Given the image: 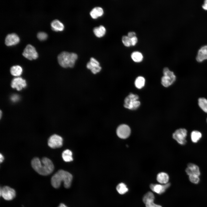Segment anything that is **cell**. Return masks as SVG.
<instances>
[{
	"mask_svg": "<svg viewBox=\"0 0 207 207\" xmlns=\"http://www.w3.org/2000/svg\"><path fill=\"white\" fill-rule=\"evenodd\" d=\"M34 169L39 174L46 176L51 174L54 169V165L52 161L47 157L43 158L41 160L36 157L31 162Z\"/></svg>",
	"mask_w": 207,
	"mask_h": 207,
	"instance_id": "6da1fadb",
	"label": "cell"
},
{
	"mask_svg": "<svg viewBox=\"0 0 207 207\" xmlns=\"http://www.w3.org/2000/svg\"><path fill=\"white\" fill-rule=\"evenodd\" d=\"M72 178V175L69 172L62 170H59L52 177L51 184L53 187L57 188L60 186L63 182L64 187L68 188L71 186Z\"/></svg>",
	"mask_w": 207,
	"mask_h": 207,
	"instance_id": "7a4b0ae2",
	"label": "cell"
},
{
	"mask_svg": "<svg viewBox=\"0 0 207 207\" xmlns=\"http://www.w3.org/2000/svg\"><path fill=\"white\" fill-rule=\"evenodd\" d=\"M78 58L75 53L63 51L58 55L57 60L60 65L64 68H73Z\"/></svg>",
	"mask_w": 207,
	"mask_h": 207,
	"instance_id": "3957f363",
	"label": "cell"
},
{
	"mask_svg": "<svg viewBox=\"0 0 207 207\" xmlns=\"http://www.w3.org/2000/svg\"><path fill=\"white\" fill-rule=\"evenodd\" d=\"M139 98V97L137 95L130 93L124 99V107L133 110L137 109L140 105V102L138 100Z\"/></svg>",
	"mask_w": 207,
	"mask_h": 207,
	"instance_id": "277c9868",
	"label": "cell"
},
{
	"mask_svg": "<svg viewBox=\"0 0 207 207\" xmlns=\"http://www.w3.org/2000/svg\"><path fill=\"white\" fill-rule=\"evenodd\" d=\"M163 76L161 79L162 85L165 87H168L171 85L175 81L176 77L172 71L167 68H164L163 70Z\"/></svg>",
	"mask_w": 207,
	"mask_h": 207,
	"instance_id": "5b68a950",
	"label": "cell"
},
{
	"mask_svg": "<svg viewBox=\"0 0 207 207\" xmlns=\"http://www.w3.org/2000/svg\"><path fill=\"white\" fill-rule=\"evenodd\" d=\"M187 131L185 129L180 128L177 129L173 133L172 137L179 144H185L187 142L186 137Z\"/></svg>",
	"mask_w": 207,
	"mask_h": 207,
	"instance_id": "8992f818",
	"label": "cell"
},
{
	"mask_svg": "<svg viewBox=\"0 0 207 207\" xmlns=\"http://www.w3.org/2000/svg\"><path fill=\"white\" fill-rule=\"evenodd\" d=\"M22 54L25 57L30 60L35 59L38 57V54L35 48L30 44L26 45Z\"/></svg>",
	"mask_w": 207,
	"mask_h": 207,
	"instance_id": "52a82bcc",
	"label": "cell"
},
{
	"mask_svg": "<svg viewBox=\"0 0 207 207\" xmlns=\"http://www.w3.org/2000/svg\"><path fill=\"white\" fill-rule=\"evenodd\" d=\"M0 195L5 200H10L13 199L16 196V192L13 189L8 186H4L1 188Z\"/></svg>",
	"mask_w": 207,
	"mask_h": 207,
	"instance_id": "ba28073f",
	"label": "cell"
},
{
	"mask_svg": "<svg viewBox=\"0 0 207 207\" xmlns=\"http://www.w3.org/2000/svg\"><path fill=\"white\" fill-rule=\"evenodd\" d=\"M62 138L56 134H54L51 136L48 141V146L53 149L61 147L62 145Z\"/></svg>",
	"mask_w": 207,
	"mask_h": 207,
	"instance_id": "9c48e42d",
	"label": "cell"
},
{
	"mask_svg": "<svg viewBox=\"0 0 207 207\" xmlns=\"http://www.w3.org/2000/svg\"><path fill=\"white\" fill-rule=\"evenodd\" d=\"M131 131L130 128L128 125L125 124H122L117 128L116 134L119 138L125 139L129 136Z\"/></svg>",
	"mask_w": 207,
	"mask_h": 207,
	"instance_id": "30bf717a",
	"label": "cell"
},
{
	"mask_svg": "<svg viewBox=\"0 0 207 207\" xmlns=\"http://www.w3.org/2000/svg\"><path fill=\"white\" fill-rule=\"evenodd\" d=\"M86 67L94 74L99 72L101 69L99 62L93 57L90 58V61L87 63Z\"/></svg>",
	"mask_w": 207,
	"mask_h": 207,
	"instance_id": "8fae6325",
	"label": "cell"
},
{
	"mask_svg": "<svg viewBox=\"0 0 207 207\" xmlns=\"http://www.w3.org/2000/svg\"><path fill=\"white\" fill-rule=\"evenodd\" d=\"M154 196L152 192L149 191L145 194L143 197V201L146 207H162L160 205L156 204L154 202Z\"/></svg>",
	"mask_w": 207,
	"mask_h": 207,
	"instance_id": "7c38bea8",
	"label": "cell"
},
{
	"mask_svg": "<svg viewBox=\"0 0 207 207\" xmlns=\"http://www.w3.org/2000/svg\"><path fill=\"white\" fill-rule=\"evenodd\" d=\"M26 86V80L21 77L14 78L12 80L11 86L14 89L16 88L18 91L21 90Z\"/></svg>",
	"mask_w": 207,
	"mask_h": 207,
	"instance_id": "4fadbf2b",
	"label": "cell"
},
{
	"mask_svg": "<svg viewBox=\"0 0 207 207\" xmlns=\"http://www.w3.org/2000/svg\"><path fill=\"white\" fill-rule=\"evenodd\" d=\"M20 38L17 34L12 33L7 34L5 39V43L9 46L15 45L18 43Z\"/></svg>",
	"mask_w": 207,
	"mask_h": 207,
	"instance_id": "5bb4252c",
	"label": "cell"
},
{
	"mask_svg": "<svg viewBox=\"0 0 207 207\" xmlns=\"http://www.w3.org/2000/svg\"><path fill=\"white\" fill-rule=\"evenodd\" d=\"M170 185V184L168 183L164 185L151 184L150 185V187L154 192L160 194L165 192Z\"/></svg>",
	"mask_w": 207,
	"mask_h": 207,
	"instance_id": "9a60e30c",
	"label": "cell"
},
{
	"mask_svg": "<svg viewBox=\"0 0 207 207\" xmlns=\"http://www.w3.org/2000/svg\"><path fill=\"white\" fill-rule=\"evenodd\" d=\"M185 172L189 176L195 175L199 176L200 174L198 166L196 164L192 163L188 164L187 167L185 169Z\"/></svg>",
	"mask_w": 207,
	"mask_h": 207,
	"instance_id": "2e32d148",
	"label": "cell"
},
{
	"mask_svg": "<svg viewBox=\"0 0 207 207\" xmlns=\"http://www.w3.org/2000/svg\"><path fill=\"white\" fill-rule=\"evenodd\" d=\"M207 59V45L202 47L198 50L196 57V60L201 62Z\"/></svg>",
	"mask_w": 207,
	"mask_h": 207,
	"instance_id": "e0dca14e",
	"label": "cell"
},
{
	"mask_svg": "<svg viewBox=\"0 0 207 207\" xmlns=\"http://www.w3.org/2000/svg\"><path fill=\"white\" fill-rule=\"evenodd\" d=\"M51 29L55 31H62L64 28V24L57 19L52 20L51 23Z\"/></svg>",
	"mask_w": 207,
	"mask_h": 207,
	"instance_id": "ac0fdd59",
	"label": "cell"
},
{
	"mask_svg": "<svg viewBox=\"0 0 207 207\" xmlns=\"http://www.w3.org/2000/svg\"><path fill=\"white\" fill-rule=\"evenodd\" d=\"M103 13V10L102 7H96L91 10L90 14L92 18L96 19L102 16Z\"/></svg>",
	"mask_w": 207,
	"mask_h": 207,
	"instance_id": "d6986e66",
	"label": "cell"
},
{
	"mask_svg": "<svg viewBox=\"0 0 207 207\" xmlns=\"http://www.w3.org/2000/svg\"><path fill=\"white\" fill-rule=\"evenodd\" d=\"M93 32L96 37H101L105 34L106 30L104 26L100 25L99 26L94 27L93 29Z\"/></svg>",
	"mask_w": 207,
	"mask_h": 207,
	"instance_id": "ffe728a7",
	"label": "cell"
},
{
	"mask_svg": "<svg viewBox=\"0 0 207 207\" xmlns=\"http://www.w3.org/2000/svg\"><path fill=\"white\" fill-rule=\"evenodd\" d=\"M169 179V176L165 172H160L157 175V181L161 184H164L168 183Z\"/></svg>",
	"mask_w": 207,
	"mask_h": 207,
	"instance_id": "44dd1931",
	"label": "cell"
},
{
	"mask_svg": "<svg viewBox=\"0 0 207 207\" xmlns=\"http://www.w3.org/2000/svg\"><path fill=\"white\" fill-rule=\"evenodd\" d=\"M131 57L134 62H141L143 58L142 54L141 52L137 51L133 52L131 54Z\"/></svg>",
	"mask_w": 207,
	"mask_h": 207,
	"instance_id": "7402d4cb",
	"label": "cell"
},
{
	"mask_svg": "<svg viewBox=\"0 0 207 207\" xmlns=\"http://www.w3.org/2000/svg\"><path fill=\"white\" fill-rule=\"evenodd\" d=\"M10 72L12 75L14 76H19L22 72V67L19 65L14 66L10 68Z\"/></svg>",
	"mask_w": 207,
	"mask_h": 207,
	"instance_id": "603a6c76",
	"label": "cell"
},
{
	"mask_svg": "<svg viewBox=\"0 0 207 207\" xmlns=\"http://www.w3.org/2000/svg\"><path fill=\"white\" fill-rule=\"evenodd\" d=\"M62 157L64 160L66 162H70L73 160L72 152L69 150L64 151L62 153Z\"/></svg>",
	"mask_w": 207,
	"mask_h": 207,
	"instance_id": "cb8c5ba5",
	"label": "cell"
},
{
	"mask_svg": "<svg viewBox=\"0 0 207 207\" xmlns=\"http://www.w3.org/2000/svg\"><path fill=\"white\" fill-rule=\"evenodd\" d=\"M202 137V133L197 131H193L191 134V140L194 143L197 142Z\"/></svg>",
	"mask_w": 207,
	"mask_h": 207,
	"instance_id": "d4e9b609",
	"label": "cell"
},
{
	"mask_svg": "<svg viewBox=\"0 0 207 207\" xmlns=\"http://www.w3.org/2000/svg\"><path fill=\"white\" fill-rule=\"evenodd\" d=\"M145 83V80L144 78L141 76H139L136 79L135 85L137 88L141 89L144 86Z\"/></svg>",
	"mask_w": 207,
	"mask_h": 207,
	"instance_id": "484cf974",
	"label": "cell"
},
{
	"mask_svg": "<svg viewBox=\"0 0 207 207\" xmlns=\"http://www.w3.org/2000/svg\"><path fill=\"white\" fill-rule=\"evenodd\" d=\"M198 104L203 111L207 113V99H206L204 97L199 98L198 99Z\"/></svg>",
	"mask_w": 207,
	"mask_h": 207,
	"instance_id": "4316f807",
	"label": "cell"
},
{
	"mask_svg": "<svg viewBox=\"0 0 207 207\" xmlns=\"http://www.w3.org/2000/svg\"><path fill=\"white\" fill-rule=\"evenodd\" d=\"M116 189L118 192L120 194H124L128 191L126 185L122 183L119 184L117 185Z\"/></svg>",
	"mask_w": 207,
	"mask_h": 207,
	"instance_id": "83f0119b",
	"label": "cell"
},
{
	"mask_svg": "<svg viewBox=\"0 0 207 207\" xmlns=\"http://www.w3.org/2000/svg\"><path fill=\"white\" fill-rule=\"evenodd\" d=\"M122 42L126 47H129L131 45V39L128 36L124 35L122 38Z\"/></svg>",
	"mask_w": 207,
	"mask_h": 207,
	"instance_id": "f1b7e54d",
	"label": "cell"
},
{
	"mask_svg": "<svg viewBox=\"0 0 207 207\" xmlns=\"http://www.w3.org/2000/svg\"><path fill=\"white\" fill-rule=\"evenodd\" d=\"M190 181L194 184L198 183L200 181L199 176L197 175H191L189 176Z\"/></svg>",
	"mask_w": 207,
	"mask_h": 207,
	"instance_id": "f546056e",
	"label": "cell"
},
{
	"mask_svg": "<svg viewBox=\"0 0 207 207\" xmlns=\"http://www.w3.org/2000/svg\"><path fill=\"white\" fill-rule=\"evenodd\" d=\"M37 36L39 40L43 41L46 39L48 35L46 32L41 31L37 33Z\"/></svg>",
	"mask_w": 207,
	"mask_h": 207,
	"instance_id": "4dcf8cb0",
	"label": "cell"
},
{
	"mask_svg": "<svg viewBox=\"0 0 207 207\" xmlns=\"http://www.w3.org/2000/svg\"><path fill=\"white\" fill-rule=\"evenodd\" d=\"M131 39V45L134 46L137 43L138 41V39L136 36L134 37Z\"/></svg>",
	"mask_w": 207,
	"mask_h": 207,
	"instance_id": "1f68e13d",
	"label": "cell"
},
{
	"mask_svg": "<svg viewBox=\"0 0 207 207\" xmlns=\"http://www.w3.org/2000/svg\"><path fill=\"white\" fill-rule=\"evenodd\" d=\"M136 35V33L133 31L129 32L128 33L127 36L130 38L135 37Z\"/></svg>",
	"mask_w": 207,
	"mask_h": 207,
	"instance_id": "d6a6232c",
	"label": "cell"
},
{
	"mask_svg": "<svg viewBox=\"0 0 207 207\" xmlns=\"http://www.w3.org/2000/svg\"><path fill=\"white\" fill-rule=\"evenodd\" d=\"M203 9L207 10V0L204 1V4L202 5Z\"/></svg>",
	"mask_w": 207,
	"mask_h": 207,
	"instance_id": "836d02e7",
	"label": "cell"
},
{
	"mask_svg": "<svg viewBox=\"0 0 207 207\" xmlns=\"http://www.w3.org/2000/svg\"><path fill=\"white\" fill-rule=\"evenodd\" d=\"M4 160V158L3 155L1 154H0V163H1L2 162L3 160Z\"/></svg>",
	"mask_w": 207,
	"mask_h": 207,
	"instance_id": "e575fe53",
	"label": "cell"
},
{
	"mask_svg": "<svg viewBox=\"0 0 207 207\" xmlns=\"http://www.w3.org/2000/svg\"><path fill=\"white\" fill-rule=\"evenodd\" d=\"M58 207H68L64 204L61 203L60 204Z\"/></svg>",
	"mask_w": 207,
	"mask_h": 207,
	"instance_id": "d590c367",
	"label": "cell"
},
{
	"mask_svg": "<svg viewBox=\"0 0 207 207\" xmlns=\"http://www.w3.org/2000/svg\"><path fill=\"white\" fill-rule=\"evenodd\" d=\"M1 115H2V112L1 110H0V118H1Z\"/></svg>",
	"mask_w": 207,
	"mask_h": 207,
	"instance_id": "8d00e7d4",
	"label": "cell"
},
{
	"mask_svg": "<svg viewBox=\"0 0 207 207\" xmlns=\"http://www.w3.org/2000/svg\"></svg>",
	"mask_w": 207,
	"mask_h": 207,
	"instance_id": "74e56055",
	"label": "cell"
}]
</instances>
